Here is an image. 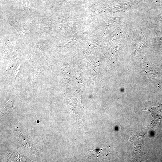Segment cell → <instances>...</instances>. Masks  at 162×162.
I'll list each match as a JSON object with an SVG mask.
<instances>
[{
    "mask_svg": "<svg viewBox=\"0 0 162 162\" xmlns=\"http://www.w3.org/2000/svg\"><path fill=\"white\" fill-rule=\"evenodd\" d=\"M155 66L148 61L145 56L144 57L142 68L147 74L151 76L158 75L159 73L156 69Z\"/></svg>",
    "mask_w": 162,
    "mask_h": 162,
    "instance_id": "7a4b0ae2",
    "label": "cell"
},
{
    "mask_svg": "<svg viewBox=\"0 0 162 162\" xmlns=\"http://www.w3.org/2000/svg\"><path fill=\"white\" fill-rule=\"evenodd\" d=\"M158 87L162 91V84L158 85Z\"/></svg>",
    "mask_w": 162,
    "mask_h": 162,
    "instance_id": "277c9868",
    "label": "cell"
},
{
    "mask_svg": "<svg viewBox=\"0 0 162 162\" xmlns=\"http://www.w3.org/2000/svg\"><path fill=\"white\" fill-rule=\"evenodd\" d=\"M149 111L152 114L153 117L152 121L150 124L148 126L150 128L153 127L160 123V121L162 118V104H160L157 106H151L148 108V109H145Z\"/></svg>",
    "mask_w": 162,
    "mask_h": 162,
    "instance_id": "6da1fadb",
    "label": "cell"
},
{
    "mask_svg": "<svg viewBox=\"0 0 162 162\" xmlns=\"http://www.w3.org/2000/svg\"><path fill=\"white\" fill-rule=\"evenodd\" d=\"M159 20L162 22V14L159 17Z\"/></svg>",
    "mask_w": 162,
    "mask_h": 162,
    "instance_id": "5b68a950",
    "label": "cell"
},
{
    "mask_svg": "<svg viewBox=\"0 0 162 162\" xmlns=\"http://www.w3.org/2000/svg\"><path fill=\"white\" fill-rule=\"evenodd\" d=\"M107 148L90 150L88 152L87 155L88 157L95 159L102 157L107 155L109 153L108 149Z\"/></svg>",
    "mask_w": 162,
    "mask_h": 162,
    "instance_id": "3957f363",
    "label": "cell"
}]
</instances>
